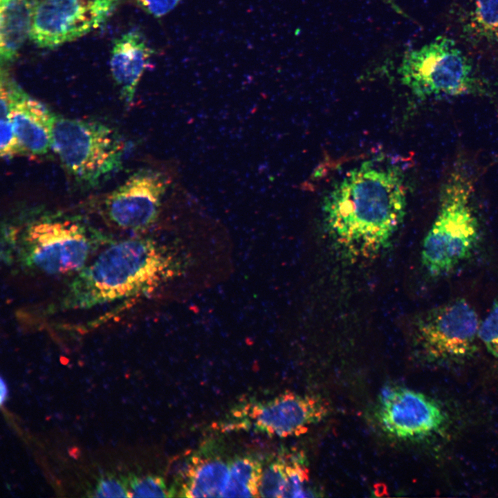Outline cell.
Here are the masks:
<instances>
[{
    "mask_svg": "<svg viewBox=\"0 0 498 498\" xmlns=\"http://www.w3.org/2000/svg\"><path fill=\"white\" fill-rule=\"evenodd\" d=\"M407 206L404 175L398 165L368 160L335 182L322 203L323 224L346 257L371 259L390 244Z\"/></svg>",
    "mask_w": 498,
    "mask_h": 498,
    "instance_id": "6da1fadb",
    "label": "cell"
},
{
    "mask_svg": "<svg viewBox=\"0 0 498 498\" xmlns=\"http://www.w3.org/2000/svg\"><path fill=\"white\" fill-rule=\"evenodd\" d=\"M174 259L154 240L132 238L111 245L72 282L64 305L89 308L150 292L173 275Z\"/></svg>",
    "mask_w": 498,
    "mask_h": 498,
    "instance_id": "7a4b0ae2",
    "label": "cell"
},
{
    "mask_svg": "<svg viewBox=\"0 0 498 498\" xmlns=\"http://www.w3.org/2000/svg\"><path fill=\"white\" fill-rule=\"evenodd\" d=\"M472 182L465 171L452 172L439 194L437 215L423 239L421 263L438 279L471 257L479 241V226L470 204Z\"/></svg>",
    "mask_w": 498,
    "mask_h": 498,
    "instance_id": "3957f363",
    "label": "cell"
},
{
    "mask_svg": "<svg viewBox=\"0 0 498 498\" xmlns=\"http://www.w3.org/2000/svg\"><path fill=\"white\" fill-rule=\"evenodd\" d=\"M52 148L74 178L95 185L121 165L124 145L119 134L104 124L56 116Z\"/></svg>",
    "mask_w": 498,
    "mask_h": 498,
    "instance_id": "277c9868",
    "label": "cell"
},
{
    "mask_svg": "<svg viewBox=\"0 0 498 498\" xmlns=\"http://www.w3.org/2000/svg\"><path fill=\"white\" fill-rule=\"evenodd\" d=\"M401 82L421 100L470 93L472 65L454 40L439 36L405 52L398 68Z\"/></svg>",
    "mask_w": 498,
    "mask_h": 498,
    "instance_id": "5b68a950",
    "label": "cell"
},
{
    "mask_svg": "<svg viewBox=\"0 0 498 498\" xmlns=\"http://www.w3.org/2000/svg\"><path fill=\"white\" fill-rule=\"evenodd\" d=\"M479 324L473 306L457 298L418 315L412 326L414 339L430 361L460 362L476 351Z\"/></svg>",
    "mask_w": 498,
    "mask_h": 498,
    "instance_id": "8992f818",
    "label": "cell"
},
{
    "mask_svg": "<svg viewBox=\"0 0 498 498\" xmlns=\"http://www.w3.org/2000/svg\"><path fill=\"white\" fill-rule=\"evenodd\" d=\"M94 239L77 223L43 219L24 232L21 255L32 268L50 275L80 271L94 249Z\"/></svg>",
    "mask_w": 498,
    "mask_h": 498,
    "instance_id": "52a82bcc",
    "label": "cell"
},
{
    "mask_svg": "<svg viewBox=\"0 0 498 498\" xmlns=\"http://www.w3.org/2000/svg\"><path fill=\"white\" fill-rule=\"evenodd\" d=\"M122 0H42L37 4L30 39L52 49L100 27Z\"/></svg>",
    "mask_w": 498,
    "mask_h": 498,
    "instance_id": "ba28073f",
    "label": "cell"
},
{
    "mask_svg": "<svg viewBox=\"0 0 498 498\" xmlns=\"http://www.w3.org/2000/svg\"><path fill=\"white\" fill-rule=\"evenodd\" d=\"M169 181L162 172L144 169L131 175L107 197L105 208L117 226L144 230L158 217Z\"/></svg>",
    "mask_w": 498,
    "mask_h": 498,
    "instance_id": "9c48e42d",
    "label": "cell"
},
{
    "mask_svg": "<svg viewBox=\"0 0 498 498\" xmlns=\"http://www.w3.org/2000/svg\"><path fill=\"white\" fill-rule=\"evenodd\" d=\"M378 417L383 428L403 439L421 437L437 431L445 416L441 407L426 395L394 387L380 398Z\"/></svg>",
    "mask_w": 498,
    "mask_h": 498,
    "instance_id": "30bf717a",
    "label": "cell"
},
{
    "mask_svg": "<svg viewBox=\"0 0 498 498\" xmlns=\"http://www.w3.org/2000/svg\"><path fill=\"white\" fill-rule=\"evenodd\" d=\"M328 411V404L320 398L286 392L255 405L249 416L257 430L286 437L304 434Z\"/></svg>",
    "mask_w": 498,
    "mask_h": 498,
    "instance_id": "8fae6325",
    "label": "cell"
},
{
    "mask_svg": "<svg viewBox=\"0 0 498 498\" xmlns=\"http://www.w3.org/2000/svg\"><path fill=\"white\" fill-rule=\"evenodd\" d=\"M1 84L7 92L13 129L22 151L33 155L47 153L52 148L56 116L26 93L3 70Z\"/></svg>",
    "mask_w": 498,
    "mask_h": 498,
    "instance_id": "7c38bea8",
    "label": "cell"
},
{
    "mask_svg": "<svg viewBox=\"0 0 498 498\" xmlns=\"http://www.w3.org/2000/svg\"><path fill=\"white\" fill-rule=\"evenodd\" d=\"M155 52L139 30H129L114 39L111 51V73L127 102L133 100Z\"/></svg>",
    "mask_w": 498,
    "mask_h": 498,
    "instance_id": "4fadbf2b",
    "label": "cell"
},
{
    "mask_svg": "<svg viewBox=\"0 0 498 498\" xmlns=\"http://www.w3.org/2000/svg\"><path fill=\"white\" fill-rule=\"evenodd\" d=\"M36 6L27 0H0V55L1 63L17 59L30 37Z\"/></svg>",
    "mask_w": 498,
    "mask_h": 498,
    "instance_id": "5bb4252c",
    "label": "cell"
},
{
    "mask_svg": "<svg viewBox=\"0 0 498 498\" xmlns=\"http://www.w3.org/2000/svg\"><path fill=\"white\" fill-rule=\"evenodd\" d=\"M178 496L222 497L230 476V464L217 456L194 458Z\"/></svg>",
    "mask_w": 498,
    "mask_h": 498,
    "instance_id": "9a60e30c",
    "label": "cell"
},
{
    "mask_svg": "<svg viewBox=\"0 0 498 498\" xmlns=\"http://www.w3.org/2000/svg\"><path fill=\"white\" fill-rule=\"evenodd\" d=\"M464 32L476 40L498 42V0H468Z\"/></svg>",
    "mask_w": 498,
    "mask_h": 498,
    "instance_id": "2e32d148",
    "label": "cell"
},
{
    "mask_svg": "<svg viewBox=\"0 0 498 498\" xmlns=\"http://www.w3.org/2000/svg\"><path fill=\"white\" fill-rule=\"evenodd\" d=\"M263 466L250 456L239 457L230 464L229 479L222 497H259Z\"/></svg>",
    "mask_w": 498,
    "mask_h": 498,
    "instance_id": "e0dca14e",
    "label": "cell"
},
{
    "mask_svg": "<svg viewBox=\"0 0 498 498\" xmlns=\"http://www.w3.org/2000/svg\"><path fill=\"white\" fill-rule=\"evenodd\" d=\"M288 459L279 458L263 468L259 487L261 497H284L288 483Z\"/></svg>",
    "mask_w": 498,
    "mask_h": 498,
    "instance_id": "ac0fdd59",
    "label": "cell"
},
{
    "mask_svg": "<svg viewBox=\"0 0 498 498\" xmlns=\"http://www.w3.org/2000/svg\"><path fill=\"white\" fill-rule=\"evenodd\" d=\"M128 497H169L173 492L169 490L164 479L156 475H131L127 479Z\"/></svg>",
    "mask_w": 498,
    "mask_h": 498,
    "instance_id": "d6986e66",
    "label": "cell"
},
{
    "mask_svg": "<svg viewBox=\"0 0 498 498\" xmlns=\"http://www.w3.org/2000/svg\"><path fill=\"white\" fill-rule=\"evenodd\" d=\"M1 155L11 158L22 151L13 129L6 90L1 84Z\"/></svg>",
    "mask_w": 498,
    "mask_h": 498,
    "instance_id": "ffe728a7",
    "label": "cell"
},
{
    "mask_svg": "<svg viewBox=\"0 0 498 498\" xmlns=\"http://www.w3.org/2000/svg\"><path fill=\"white\" fill-rule=\"evenodd\" d=\"M478 338L488 352L498 358V300L493 303L487 315L480 322Z\"/></svg>",
    "mask_w": 498,
    "mask_h": 498,
    "instance_id": "44dd1931",
    "label": "cell"
},
{
    "mask_svg": "<svg viewBox=\"0 0 498 498\" xmlns=\"http://www.w3.org/2000/svg\"><path fill=\"white\" fill-rule=\"evenodd\" d=\"M93 496L127 497H128L127 479L112 475L104 476L99 480Z\"/></svg>",
    "mask_w": 498,
    "mask_h": 498,
    "instance_id": "7402d4cb",
    "label": "cell"
},
{
    "mask_svg": "<svg viewBox=\"0 0 498 498\" xmlns=\"http://www.w3.org/2000/svg\"><path fill=\"white\" fill-rule=\"evenodd\" d=\"M183 0H136L137 5L147 14L162 17L173 10Z\"/></svg>",
    "mask_w": 498,
    "mask_h": 498,
    "instance_id": "603a6c76",
    "label": "cell"
},
{
    "mask_svg": "<svg viewBox=\"0 0 498 498\" xmlns=\"http://www.w3.org/2000/svg\"><path fill=\"white\" fill-rule=\"evenodd\" d=\"M1 404L3 405V402L6 400L7 396H8V388L6 386V382L3 380L2 377L1 378Z\"/></svg>",
    "mask_w": 498,
    "mask_h": 498,
    "instance_id": "cb8c5ba5",
    "label": "cell"
},
{
    "mask_svg": "<svg viewBox=\"0 0 498 498\" xmlns=\"http://www.w3.org/2000/svg\"><path fill=\"white\" fill-rule=\"evenodd\" d=\"M32 3L33 4L37 6V4L39 3V0H27Z\"/></svg>",
    "mask_w": 498,
    "mask_h": 498,
    "instance_id": "d4e9b609",
    "label": "cell"
}]
</instances>
